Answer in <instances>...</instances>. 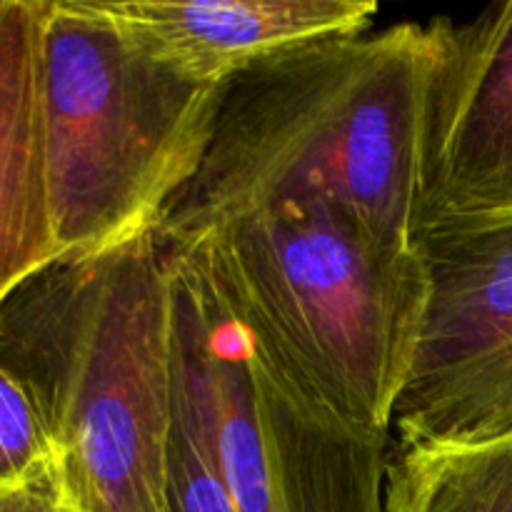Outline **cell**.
Wrapping results in <instances>:
<instances>
[{
	"mask_svg": "<svg viewBox=\"0 0 512 512\" xmlns=\"http://www.w3.org/2000/svg\"><path fill=\"white\" fill-rule=\"evenodd\" d=\"M440 35L443 20L338 35L228 80L208 150L160 238L180 245L258 208L320 200L388 248L413 250Z\"/></svg>",
	"mask_w": 512,
	"mask_h": 512,
	"instance_id": "cell-1",
	"label": "cell"
},
{
	"mask_svg": "<svg viewBox=\"0 0 512 512\" xmlns=\"http://www.w3.org/2000/svg\"><path fill=\"white\" fill-rule=\"evenodd\" d=\"M165 512H238L218 458L203 373L175 313V423L168 453Z\"/></svg>",
	"mask_w": 512,
	"mask_h": 512,
	"instance_id": "cell-11",
	"label": "cell"
},
{
	"mask_svg": "<svg viewBox=\"0 0 512 512\" xmlns=\"http://www.w3.org/2000/svg\"><path fill=\"white\" fill-rule=\"evenodd\" d=\"M425 305L395 403L398 448L512 428V205L420 223Z\"/></svg>",
	"mask_w": 512,
	"mask_h": 512,
	"instance_id": "cell-6",
	"label": "cell"
},
{
	"mask_svg": "<svg viewBox=\"0 0 512 512\" xmlns=\"http://www.w3.org/2000/svg\"><path fill=\"white\" fill-rule=\"evenodd\" d=\"M53 475V445L25 380L0 358V483Z\"/></svg>",
	"mask_w": 512,
	"mask_h": 512,
	"instance_id": "cell-12",
	"label": "cell"
},
{
	"mask_svg": "<svg viewBox=\"0 0 512 512\" xmlns=\"http://www.w3.org/2000/svg\"><path fill=\"white\" fill-rule=\"evenodd\" d=\"M40 93L65 258L160 228L208 150L223 85L160 60L100 0H43Z\"/></svg>",
	"mask_w": 512,
	"mask_h": 512,
	"instance_id": "cell-4",
	"label": "cell"
},
{
	"mask_svg": "<svg viewBox=\"0 0 512 512\" xmlns=\"http://www.w3.org/2000/svg\"><path fill=\"white\" fill-rule=\"evenodd\" d=\"M165 245L310 400L390 435L425 305L418 250L388 248L320 200L268 205Z\"/></svg>",
	"mask_w": 512,
	"mask_h": 512,
	"instance_id": "cell-3",
	"label": "cell"
},
{
	"mask_svg": "<svg viewBox=\"0 0 512 512\" xmlns=\"http://www.w3.org/2000/svg\"><path fill=\"white\" fill-rule=\"evenodd\" d=\"M218 458L238 512H385L390 435L310 400L168 248Z\"/></svg>",
	"mask_w": 512,
	"mask_h": 512,
	"instance_id": "cell-5",
	"label": "cell"
},
{
	"mask_svg": "<svg viewBox=\"0 0 512 512\" xmlns=\"http://www.w3.org/2000/svg\"><path fill=\"white\" fill-rule=\"evenodd\" d=\"M150 53L188 78L225 85L263 60L365 33L373 0H100Z\"/></svg>",
	"mask_w": 512,
	"mask_h": 512,
	"instance_id": "cell-8",
	"label": "cell"
},
{
	"mask_svg": "<svg viewBox=\"0 0 512 512\" xmlns=\"http://www.w3.org/2000/svg\"><path fill=\"white\" fill-rule=\"evenodd\" d=\"M385 512H512V428L390 450Z\"/></svg>",
	"mask_w": 512,
	"mask_h": 512,
	"instance_id": "cell-10",
	"label": "cell"
},
{
	"mask_svg": "<svg viewBox=\"0 0 512 512\" xmlns=\"http://www.w3.org/2000/svg\"><path fill=\"white\" fill-rule=\"evenodd\" d=\"M0 512H68L53 475L28 483H0Z\"/></svg>",
	"mask_w": 512,
	"mask_h": 512,
	"instance_id": "cell-13",
	"label": "cell"
},
{
	"mask_svg": "<svg viewBox=\"0 0 512 512\" xmlns=\"http://www.w3.org/2000/svg\"><path fill=\"white\" fill-rule=\"evenodd\" d=\"M40 25L43 0H0V308L63 258L45 165Z\"/></svg>",
	"mask_w": 512,
	"mask_h": 512,
	"instance_id": "cell-9",
	"label": "cell"
},
{
	"mask_svg": "<svg viewBox=\"0 0 512 512\" xmlns=\"http://www.w3.org/2000/svg\"><path fill=\"white\" fill-rule=\"evenodd\" d=\"M512 205V0L443 20L430 83L420 223ZM420 228V225H418Z\"/></svg>",
	"mask_w": 512,
	"mask_h": 512,
	"instance_id": "cell-7",
	"label": "cell"
},
{
	"mask_svg": "<svg viewBox=\"0 0 512 512\" xmlns=\"http://www.w3.org/2000/svg\"><path fill=\"white\" fill-rule=\"evenodd\" d=\"M68 512H165L175 423V280L158 230L65 255L0 308Z\"/></svg>",
	"mask_w": 512,
	"mask_h": 512,
	"instance_id": "cell-2",
	"label": "cell"
}]
</instances>
